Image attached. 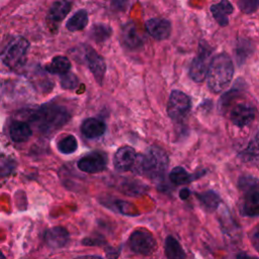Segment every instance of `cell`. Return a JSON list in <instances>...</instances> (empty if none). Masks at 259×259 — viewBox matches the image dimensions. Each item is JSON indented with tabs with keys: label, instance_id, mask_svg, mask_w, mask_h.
Segmentation results:
<instances>
[{
	"label": "cell",
	"instance_id": "6da1fadb",
	"mask_svg": "<svg viewBox=\"0 0 259 259\" xmlns=\"http://www.w3.org/2000/svg\"><path fill=\"white\" fill-rule=\"evenodd\" d=\"M168 163L167 153L157 146H152L145 154H137L132 171L138 175L147 176L152 180L162 181L168 168Z\"/></svg>",
	"mask_w": 259,
	"mask_h": 259
},
{
	"label": "cell",
	"instance_id": "7a4b0ae2",
	"mask_svg": "<svg viewBox=\"0 0 259 259\" xmlns=\"http://www.w3.org/2000/svg\"><path fill=\"white\" fill-rule=\"evenodd\" d=\"M234 76V64L226 53L214 56L209 63L206 78L207 86L213 93L222 92L231 84Z\"/></svg>",
	"mask_w": 259,
	"mask_h": 259
},
{
	"label": "cell",
	"instance_id": "3957f363",
	"mask_svg": "<svg viewBox=\"0 0 259 259\" xmlns=\"http://www.w3.org/2000/svg\"><path fill=\"white\" fill-rule=\"evenodd\" d=\"M70 117L71 113L65 106L56 103H47L34 111L32 121L38 131L49 135L66 124Z\"/></svg>",
	"mask_w": 259,
	"mask_h": 259
},
{
	"label": "cell",
	"instance_id": "277c9868",
	"mask_svg": "<svg viewBox=\"0 0 259 259\" xmlns=\"http://www.w3.org/2000/svg\"><path fill=\"white\" fill-rule=\"evenodd\" d=\"M28 41L22 36H16L7 45L2 54V60L9 68L15 69L24 64L28 51Z\"/></svg>",
	"mask_w": 259,
	"mask_h": 259
},
{
	"label": "cell",
	"instance_id": "5b68a950",
	"mask_svg": "<svg viewBox=\"0 0 259 259\" xmlns=\"http://www.w3.org/2000/svg\"><path fill=\"white\" fill-rule=\"evenodd\" d=\"M191 107L190 97L182 91H171L167 103L168 116L173 120H181L189 112Z\"/></svg>",
	"mask_w": 259,
	"mask_h": 259
},
{
	"label": "cell",
	"instance_id": "8992f818",
	"mask_svg": "<svg viewBox=\"0 0 259 259\" xmlns=\"http://www.w3.org/2000/svg\"><path fill=\"white\" fill-rule=\"evenodd\" d=\"M211 50L205 42H200L199 52L192 60L189 67V77L194 82H202L206 78L208 66L210 63Z\"/></svg>",
	"mask_w": 259,
	"mask_h": 259
},
{
	"label": "cell",
	"instance_id": "52a82bcc",
	"mask_svg": "<svg viewBox=\"0 0 259 259\" xmlns=\"http://www.w3.org/2000/svg\"><path fill=\"white\" fill-rule=\"evenodd\" d=\"M131 249L142 255H151L157 248V243L153 235L147 230H136L128 239Z\"/></svg>",
	"mask_w": 259,
	"mask_h": 259
},
{
	"label": "cell",
	"instance_id": "ba28073f",
	"mask_svg": "<svg viewBox=\"0 0 259 259\" xmlns=\"http://www.w3.org/2000/svg\"><path fill=\"white\" fill-rule=\"evenodd\" d=\"M83 61L87 64L93 77L98 84H102L106 65L103 58L90 46H83Z\"/></svg>",
	"mask_w": 259,
	"mask_h": 259
},
{
	"label": "cell",
	"instance_id": "9c48e42d",
	"mask_svg": "<svg viewBox=\"0 0 259 259\" xmlns=\"http://www.w3.org/2000/svg\"><path fill=\"white\" fill-rule=\"evenodd\" d=\"M107 166V157L102 152H91L81 157L77 162L79 170L85 173L93 174L102 172Z\"/></svg>",
	"mask_w": 259,
	"mask_h": 259
},
{
	"label": "cell",
	"instance_id": "30bf717a",
	"mask_svg": "<svg viewBox=\"0 0 259 259\" xmlns=\"http://www.w3.org/2000/svg\"><path fill=\"white\" fill-rule=\"evenodd\" d=\"M256 116V109L254 106L246 103L237 104L233 107L230 113V118L238 127H245L249 125Z\"/></svg>",
	"mask_w": 259,
	"mask_h": 259
},
{
	"label": "cell",
	"instance_id": "8fae6325",
	"mask_svg": "<svg viewBox=\"0 0 259 259\" xmlns=\"http://www.w3.org/2000/svg\"><path fill=\"white\" fill-rule=\"evenodd\" d=\"M148 33L157 40H164L171 34V22L166 18L153 17L145 22Z\"/></svg>",
	"mask_w": 259,
	"mask_h": 259
},
{
	"label": "cell",
	"instance_id": "7c38bea8",
	"mask_svg": "<svg viewBox=\"0 0 259 259\" xmlns=\"http://www.w3.org/2000/svg\"><path fill=\"white\" fill-rule=\"evenodd\" d=\"M240 213L244 217H257L259 213V191L258 187L243 191L239 204Z\"/></svg>",
	"mask_w": 259,
	"mask_h": 259
},
{
	"label": "cell",
	"instance_id": "4fadbf2b",
	"mask_svg": "<svg viewBox=\"0 0 259 259\" xmlns=\"http://www.w3.org/2000/svg\"><path fill=\"white\" fill-rule=\"evenodd\" d=\"M136 150L131 146H123L119 148L113 157V165L118 171H127L132 169L136 160Z\"/></svg>",
	"mask_w": 259,
	"mask_h": 259
},
{
	"label": "cell",
	"instance_id": "5bb4252c",
	"mask_svg": "<svg viewBox=\"0 0 259 259\" xmlns=\"http://www.w3.org/2000/svg\"><path fill=\"white\" fill-rule=\"evenodd\" d=\"M120 37L122 45L130 50H136L143 45V39L134 22H127L122 25Z\"/></svg>",
	"mask_w": 259,
	"mask_h": 259
},
{
	"label": "cell",
	"instance_id": "9a60e30c",
	"mask_svg": "<svg viewBox=\"0 0 259 259\" xmlns=\"http://www.w3.org/2000/svg\"><path fill=\"white\" fill-rule=\"evenodd\" d=\"M80 130L85 138L93 140L98 139L104 135L106 125L102 120L98 118L89 117L82 122Z\"/></svg>",
	"mask_w": 259,
	"mask_h": 259
},
{
	"label": "cell",
	"instance_id": "2e32d148",
	"mask_svg": "<svg viewBox=\"0 0 259 259\" xmlns=\"http://www.w3.org/2000/svg\"><path fill=\"white\" fill-rule=\"evenodd\" d=\"M205 173H206L205 171H200V172H196L195 174H191L185 168L181 166H176L170 171L169 179H170V182L173 183L174 185H185L200 178Z\"/></svg>",
	"mask_w": 259,
	"mask_h": 259
},
{
	"label": "cell",
	"instance_id": "e0dca14e",
	"mask_svg": "<svg viewBox=\"0 0 259 259\" xmlns=\"http://www.w3.org/2000/svg\"><path fill=\"white\" fill-rule=\"evenodd\" d=\"M69 233L63 227H54L47 231L45 235L46 242L53 248H62L69 241Z\"/></svg>",
	"mask_w": 259,
	"mask_h": 259
},
{
	"label": "cell",
	"instance_id": "ac0fdd59",
	"mask_svg": "<svg viewBox=\"0 0 259 259\" xmlns=\"http://www.w3.org/2000/svg\"><path fill=\"white\" fill-rule=\"evenodd\" d=\"M209 10L215 19V21L221 26H226L229 24V18L228 15L232 14L234 11V7L231 2L227 0H223L217 4H212L209 7Z\"/></svg>",
	"mask_w": 259,
	"mask_h": 259
},
{
	"label": "cell",
	"instance_id": "d6986e66",
	"mask_svg": "<svg viewBox=\"0 0 259 259\" xmlns=\"http://www.w3.org/2000/svg\"><path fill=\"white\" fill-rule=\"evenodd\" d=\"M72 7L71 1H56L52 4L49 9L48 18L53 23H58L62 21L67 14L70 12Z\"/></svg>",
	"mask_w": 259,
	"mask_h": 259
},
{
	"label": "cell",
	"instance_id": "ffe728a7",
	"mask_svg": "<svg viewBox=\"0 0 259 259\" xmlns=\"http://www.w3.org/2000/svg\"><path fill=\"white\" fill-rule=\"evenodd\" d=\"M9 134L12 141L16 143H22L30 138L32 131L28 123L24 121H14L10 125Z\"/></svg>",
	"mask_w": 259,
	"mask_h": 259
},
{
	"label": "cell",
	"instance_id": "44dd1931",
	"mask_svg": "<svg viewBox=\"0 0 259 259\" xmlns=\"http://www.w3.org/2000/svg\"><path fill=\"white\" fill-rule=\"evenodd\" d=\"M71 62L65 56H56L53 58L50 64L47 65L46 70L51 74H56L63 76L70 72L71 70Z\"/></svg>",
	"mask_w": 259,
	"mask_h": 259
},
{
	"label": "cell",
	"instance_id": "7402d4cb",
	"mask_svg": "<svg viewBox=\"0 0 259 259\" xmlns=\"http://www.w3.org/2000/svg\"><path fill=\"white\" fill-rule=\"evenodd\" d=\"M88 12L85 9L76 11L66 22V27L70 31H79L84 29L88 24Z\"/></svg>",
	"mask_w": 259,
	"mask_h": 259
},
{
	"label": "cell",
	"instance_id": "603a6c76",
	"mask_svg": "<svg viewBox=\"0 0 259 259\" xmlns=\"http://www.w3.org/2000/svg\"><path fill=\"white\" fill-rule=\"evenodd\" d=\"M253 52H254L253 42L248 38H240L234 51L237 64L239 66L243 65L246 62V60L253 54Z\"/></svg>",
	"mask_w": 259,
	"mask_h": 259
},
{
	"label": "cell",
	"instance_id": "cb8c5ba5",
	"mask_svg": "<svg viewBox=\"0 0 259 259\" xmlns=\"http://www.w3.org/2000/svg\"><path fill=\"white\" fill-rule=\"evenodd\" d=\"M196 197L201 203V205L207 210V211H213L215 210L221 202L220 195L213 191V190H206L203 192L196 193Z\"/></svg>",
	"mask_w": 259,
	"mask_h": 259
},
{
	"label": "cell",
	"instance_id": "d4e9b609",
	"mask_svg": "<svg viewBox=\"0 0 259 259\" xmlns=\"http://www.w3.org/2000/svg\"><path fill=\"white\" fill-rule=\"evenodd\" d=\"M165 254L168 259H185L186 254L179 242L172 236H168L165 241Z\"/></svg>",
	"mask_w": 259,
	"mask_h": 259
},
{
	"label": "cell",
	"instance_id": "484cf974",
	"mask_svg": "<svg viewBox=\"0 0 259 259\" xmlns=\"http://www.w3.org/2000/svg\"><path fill=\"white\" fill-rule=\"evenodd\" d=\"M112 33L111 27L106 23H94L91 28L89 35L96 42H103L110 37Z\"/></svg>",
	"mask_w": 259,
	"mask_h": 259
},
{
	"label": "cell",
	"instance_id": "4316f807",
	"mask_svg": "<svg viewBox=\"0 0 259 259\" xmlns=\"http://www.w3.org/2000/svg\"><path fill=\"white\" fill-rule=\"evenodd\" d=\"M239 157L244 162H251L257 164L258 162V133L256 132L253 139L249 142L247 148L243 150Z\"/></svg>",
	"mask_w": 259,
	"mask_h": 259
},
{
	"label": "cell",
	"instance_id": "83f0119b",
	"mask_svg": "<svg viewBox=\"0 0 259 259\" xmlns=\"http://www.w3.org/2000/svg\"><path fill=\"white\" fill-rule=\"evenodd\" d=\"M146 186L143 184L141 181L137 180H128L125 179L120 183V190L125 193L126 195H132V196H138L146 191Z\"/></svg>",
	"mask_w": 259,
	"mask_h": 259
},
{
	"label": "cell",
	"instance_id": "f1b7e54d",
	"mask_svg": "<svg viewBox=\"0 0 259 259\" xmlns=\"http://www.w3.org/2000/svg\"><path fill=\"white\" fill-rule=\"evenodd\" d=\"M57 149L64 155L73 154L78 149V141L73 135H67L58 141Z\"/></svg>",
	"mask_w": 259,
	"mask_h": 259
},
{
	"label": "cell",
	"instance_id": "f546056e",
	"mask_svg": "<svg viewBox=\"0 0 259 259\" xmlns=\"http://www.w3.org/2000/svg\"><path fill=\"white\" fill-rule=\"evenodd\" d=\"M243 87H238V82L236 85L233 86V88L231 90H229L228 92H226L220 99L219 101V107L221 110L227 108L230 103L235 99V97L242 91Z\"/></svg>",
	"mask_w": 259,
	"mask_h": 259
},
{
	"label": "cell",
	"instance_id": "4dcf8cb0",
	"mask_svg": "<svg viewBox=\"0 0 259 259\" xmlns=\"http://www.w3.org/2000/svg\"><path fill=\"white\" fill-rule=\"evenodd\" d=\"M238 187L242 192L256 188L258 187V179L251 174H244L238 180Z\"/></svg>",
	"mask_w": 259,
	"mask_h": 259
},
{
	"label": "cell",
	"instance_id": "1f68e13d",
	"mask_svg": "<svg viewBox=\"0 0 259 259\" xmlns=\"http://www.w3.org/2000/svg\"><path fill=\"white\" fill-rule=\"evenodd\" d=\"M60 80H61L60 81L61 86L64 89H67V90H74L79 85L78 77L74 73H72V72H68L67 74L61 76Z\"/></svg>",
	"mask_w": 259,
	"mask_h": 259
},
{
	"label": "cell",
	"instance_id": "d6a6232c",
	"mask_svg": "<svg viewBox=\"0 0 259 259\" xmlns=\"http://www.w3.org/2000/svg\"><path fill=\"white\" fill-rule=\"evenodd\" d=\"M237 4L242 12L250 14L257 10L259 2L257 0H240L237 2Z\"/></svg>",
	"mask_w": 259,
	"mask_h": 259
},
{
	"label": "cell",
	"instance_id": "836d02e7",
	"mask_svg": "<svg viewBox=\"0 0 259 259\" xmlns=\"http://www.w3.org/2000/svg\"><path fill=\"white\" fill-rule=\"evenodd\" d=\"M106 204L108 207L112 206V209H115L117 211H119L122 214H127L126 210L130 209V204L126 201L123 200H119V199H111V200H105Z\"/></svg>",
	"mask_w": 259,
	"mask_h": 259
},
{
	"label": "cell",
	"instance_id": "e575fe53",
	"mask_svg": "<svg viewBox=\"0 0 259 259\" xmlns=\"http://www.w3.org/2000/svg\"><path fill=\"white\" fill-rule=\"evenodd\" d=\"M190 195V190L188 188H182L180 191H179V196L181 199H186L188 198Z\"/></svg>",
	"mask_w": 259,
	"mask_h": 259
},
{
	"label": "cell",
	"instance_id": "d590c367",
	"mask_svg": "<svg viewBox=\"0 0 259 259\" xmlns=\"http://www.w3.org/2000/svg\"><path fill=\"white\" fill-rule=\"evenodd\" d=\"M237 259H257L255 257H251L249 255H247L246 253H239L237 255Z\"/></svg>",
	"mask_w": 259,
	"mask_h": 259
},
{
	"label": "cell",
	"instance_id": "8d00e7d4",
	"mask_svg": "<svg viewBox=\"0 0 259 259\" xmlns=\"http://www.w3.org/2000/svg\"><path fill=\"white\" fill-rule=\"evenodd\" d=\"M253 240H254L255 248L257 249V246H258V231H257V228H256V229H255V231H254V237H253Z\"/></svg>",
	"mask_w": 259,
	"mask_h": 259
},
{
	"label": "cell",
	"instance_id": "74e56055",
	"mask_svg": "<svg viewBox=\"0 0 259 259\" xmlns=\"http://www.w3.org/2000/svg\"><path fill=\"white\" fill-rule=\"evenodd\" d=\"M76 259H102V258L97 256H84V257H78Z\"/></svg>",
	"mask_w": 259,
	"mask_h": 259
},
{
	"label": "cell",
	"instance_id": "f35d334b",
	"mask_svg": "<svg viewBox=\"0 0 259 259\" xmlns=\"http://www.w3.org/2000/svg\"><path fill=\"white\" fill-rule=\"evenodd\" d=\"M0 259H5V257H4V255L0 252Z\"/></svg>",
	"mask_w": 259,
	"mask_h": 259
}]
</instances>
